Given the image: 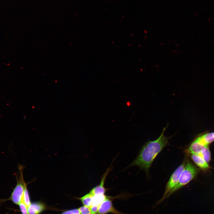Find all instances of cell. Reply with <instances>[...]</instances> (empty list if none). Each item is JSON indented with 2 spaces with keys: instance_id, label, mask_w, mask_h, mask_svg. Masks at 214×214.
I'll use <instances>...</instances> for the list:
<instances>
[{
  "instance_id": "6da1fadb",
  "label": "cell",
  "mask_w": 214,
  "mask_h": 214,
  "mask_svg": "<svg viewBox=\"0 0 214 214\" xmlns=\"http://www.w3.org/2000/svg\"><path fill=\"white\" fill-rule=\"evenodd\" d=\"M167 126L163 128L160 136L156 140L149 141L141 149L138 155L129 166H138L147 173L157 156L167 144L169 138L164 135Z\"/></svg>"
},
{
  "instance_id": "7a4b0ae2",
  "label": "cell",
  "mask_w": 214,
  "mask_h": 214,
  "mask_svg": "<svg viewBox=\"0 0 214 214\" xmlns=\"http://www.w3.org/2000/svg\"><path fill=\"white\" fill-rule=\"evenodd\" d=\"M199 169L189 160L185 164L177 183L168 195V198L172 194L188 184L197 175Z\"/></svg>"
},
{
  "instance_id": "3957f363",
  "label": "cell",
  "mask_w": 214,
  "mask_h": 214,
  "mask_svg": "<svg viewBox=\"0 0 214 214\" xmlns=\"http://www.w3.org/2000/svg\"><path fill=\"white\" fill-rule=\"evenodd\" d=\"M19 169L20 174L18 178L16 177V185L8 199L17 205L23 202L25 187L27 185L23 177V167L20 166Z\"/></svg>"
},
{
  "instance_id": "277c9868",
  "label": "cell",
  "mask_w": 214,
  "mask_h": 214,
  "mask_svg": "<svg viewBox=\"0 0 214 214\" xmlns=\"http://www.w3.org/2000/svg\"><path fill=\"white\" fill-rule=\"evenodd\" d=\"M185 164V162L184 161L173 173L166 185L165 191L163 196L157 203V204H160L165 199L168 198L169 194L177 183Z\"/></svg>"
},
{
  "instance_id": "5b68a950",
  "label": "cell",
  "mask_w": 214,
  "mask_h": 214,
  "mask_svg": "<svg viewBox=\"0 0 214 214\" xmlns=\"http://www.w3.org/2000/svg\"><path fill=\"white\" fill-rule=\"evenodd\" d=\"M109 213L114 214H123L114 207L111 200L107 197L99 205L97 213L98 214H106Z\"/></svg>"
},
{
  "instance_id": "8992f818",
  "label": "cell",
  "mask_w": 214,
  "mask_h": 214,
  "mask_svg": "<svg viewBox=\"0 0 214 214\" xmlns=\"http://www.w3.org/2000/svg\"><path fill=\"white\" fill-rule=\"evenodd\" d=\"M111 169V166H110L102 177L100 184L93 187L89 191L90 193L93 195L105 194L107 190L104 187L105 182L107 176Z\"/></svg>"
},
{
  "instance_id": "52a82bcc",
  "label": "cell",
  "mask_w": 214,
  "mask_h": 214,
  "mask_svg": "<svg viewBox=\"0 0 214 214\" xmlns=\"http://www.w3.org/2000/svg\"><path fill=\"white\" fill-rule=\"evenodd\" d=\"M205 146H207L214 141V132H206L198 135L195 139Z\"/></svg>"
},
{
  "instance_id": "ba28073f",
  "label": "cell",
  "mask_w": 214,
  "mask_h": 214,
  "mask_svg": "<svg viewBox=\"0 0 214 214\" xmlns=\"http://www.w3.org/2000/svg\"><path fill=\"white\" fill-rule=\"evenodd\" d=\"M207 147L202 145L195 139H194L188 148L187 150V152L190 154L199 155Z\"/></svg>"
},
{
  "instance_id": "9c48e42d",
  "label": "cell",
  "mask_w": 214,
  "mask_h": 214,
  "mask_svg": "<svg viewBox=\"0 0 214 214\" xmlns=\"http://www.w3.org/2000/svg\"><path fill=\"white\" fill-rule=\"evenodd\" d=\"M191 157L195 163L201 169H207L209 168L207 163L200 155L195 154H191Z\"/></svg>"
},
{
  "instance_id": "30bf717a",
  "label": "cell",
  "mask_w": 214,
  "mask_h": 214,
  "mask_svg": "<svg viewBox=\"0 0 214 214\" xmlns=\"http://www.w3.org/2000/svg\"><path fill=\"white\" fill-rule=\"evenodd\" d=\"M44 209V206L40 203H31L27 209L28 214H38L42 212Z\"/></svg>"
},
{
  "instance_id": "8fae6325",
  "label": "cell",
  "mask_w": 214,
  "mask_h": 214,
  "mask_svg": "<svg viewBox=\"0 0 214 214\" xmlns=\"http://www.w3.org/2000/svg\"><path fill=\"white\" fill-rule=\"evenodd\" d=\"M107 197L105 194L93 195L92 199V206L99 205Z\"/></svg>"
},
{
  "instance_id": "7c38bea8",
  "label": "cell",
  "mask_w": 214,
  "mask_h": 214,
  "mask_svg": "<svg viewBox=\"0 0 214 214\" xmlns=\"http://www.w3.org/2000/svg\"><path fill=\"white\" fill-rule=\"evenodd\" d=\"M93 196L89 192L79 199L84 206L90 207L92 206L91 201Z\"/></svg>"
},
{
  "instance_id": "4fadbf2b",
  "label": "cell",
  "mask_w": 214,
  "mask_h": 214,
  "mask_svg": "<svg viewBox=\"0 0 214 214\" xmlns=\"http://www.w3.org/2000/svg\"><path fill=\"white\" fill-rule=\"evenodd\" d=\"M198 155L202 157L207 163L209 162L211 160V153L208 146Z\"/></svg>"
},
{
  "instance_id": "5bb4252c",
  "label": "cell",
  "mask_w": 214,
  "mask_h": 214,
  "mask_svg": "<svg viewBox=\"0 0 214 214\" xmlns=\"http://www.w3.org/2000/svg\"><path fill=\"white\" fill-rule=\"evenodd\" d=\"M26 185V186L25 188L23 202L24 203L28 209L31 203Z\"/></svg>"
},
{
  "instance_id": "9a60e30c",
  "label": "cell",
  "mask_w": 214,
  "mask_h": 214,
  "mask_svg": "<svg viewBox=\"0 0 214 214\" xmlns=\"http://www.w3.org/2000/svg\"><path fill=\"white\" fill-rule=\"evenodd\" d=\"M78 209L81 214H97L93 213L91 211L89 207L84 205L80 207Z\"/></svg>"
},
{
  "instance_id": "2e32d148",
  "label": "cell",
  "mask_w": 214,
  "mask_h": 214,
  "mask_svg": "<svg viewBox=\"0 0 214 214\" xmlns=\"http://www.w3.org/2000/svg\"><path fill=\"white\" fill-rule=\"evenodd\" d=\"M18 205L22 214H28L27 208L23 202H21Z\"/></svg>"
},
{
  "instance_id": "e0dca14e",
  "label": "cell",
  "mask_w": 214,
  "mask_h": 214,
  "mask_svg": "<svg viewBox=\"0 0 214 214\" xmlns=\"http://www.w3.org/2000/svg\"><path fill=\"white\" fill-rule=\"evenodd\" d=\"M61 214H81L78 209L69 210L62 213Z\"/></svg>"
},
{
  "instance_id": "ac0fdd59",
  "label": "cell",
  "mask_w": 214,
  "mask_h": 214,
  "mask_svg": "<svg viewBox=\"0 0 214 214\" xmlns=\"http://www.w3.org/2000/svg\"><path fill=\"white\" fill-rule=\"evenodd\" d=\"M99 205L92 206L89 207L91 212L93 213L96 214L97 213Z\"/></svg>"
},
{
  "instance_id": "d6986e66",
  "label": "cell",
  "mask_w": 214,
  "mask_h": 214,
  "mask_svg": "<svg viewBox=\"0 0 214 214\" xmlns=\"http://www.w3.org/2000/svg\"><path fill=\"white\" fill-rule=\"evenodd\" d=\"M127 106H129L130 105V102H128L127 103Z\"/></svg>"
}]
</instances>
